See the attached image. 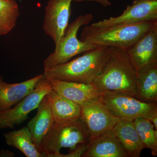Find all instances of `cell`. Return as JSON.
<instances>
[{
  "label": "cell",
  "instance_id": "cell-20",
  "mask_svg": "<svg viewBox=\"0 0 157 157\" xmlns=\"http://www.w3.org/2000/svg\"><path fill=\"white\" fill-rule=\"evenodd\" d=\"M19 15V6L15 0H0V36L13 30Z\"/></svg>",
  "mask_w": 157,
  "mask_h": 157
},
{
  "label": "cell",
  "instance_id": "cell-24",
  "mask_svg": "<svg viewBox=\"0 0 157 157\" xmlns=\"http://www.w3.org/2000/svg\"><path fill=\"white\" fill-rule=\"evenodd\" d=\"M14 154L12 151L6 150L0 151V157H14Z\"/></svg>",
  "mask_w": 157,
  "mask_h": 157
},
{
  "label": "cell",
  "instance_id": "cell-15",
  "mask_svg": "<svg viewBox=\"0 0 157 157\" xmlns=\"http://www.w3.org/2000/svg\"><path fill=\"white\" fill-rule=\"evenodd\" d=\"M129 157H140L144 148L134 126L133 121L120 119L111 132Z\"/></svg>",
  "mask_w": 157,
  "mask_h": 157
},
{
  "label": "cell",
  "instance_id": "cell-2",
  "mask_svg": "<svg viewBox=\"0 0 157 157\" xmlns=\"http://www.w3.org/2000/svg\"><path fill=\"white\" fill-rule=\"evenodd\" d=\"M109 51V47L98 46L72 60L44 70L43 74L47 78L86 84L93 83L107 61Z\"/></svg>",
  "mask_w": 157,
  "mask_h": 157
},
{
  "label": "cell",
  "instance_id": "cell-6",
  "mask_svg": "<svg viewBox=\"0 0 157 157\" xmlns=\"http://www.w3.org/2000/svg\"><path fill=\"white\" fill-rule=\"evenodd\" d=\"M100 100L113 115L120 119L133 121L138 117L149 119L157 114V103H147L122 93L101 92Z\"/></svg>",
  "mask_w": 157,
  "mask_h": 157
},
{
  "label": "cell",
  "instance_id": "cell-4",
  "mask_svg": "<svg viewBox=\"0 0 157 157\" xmlns=\"http://www.w3.org/2000/svg\"><path fill=\"white\" fill-rule=\"evenodd\" d=\"M90 140L88 130L81 117L63 123H55L39 151L44 157H54L62 148H69L71 151L78 144L88 143Z\"/></svg>",
  "mask_w": 157,
  "mask_h": 157
},
{
  "label": "cell",
  "instance_id": "cell-10",
  "mask_svg": "<svg viewBox=\"0 0 157 157\" xmlns=\"http://www.w3.org/2000/svg\"><path fill=\"white\" fill-rule=\"evenodd\" d=\"M151 21H157V0H135L132 6H127L120 16L104 19L94 23L91 25L104 28Z\"/></svg>",
  "mask_w": 157,
  "mask_h": 157
},
{
  "label": "cell",
  "instance_id": "cell-16",
  "mask_svg": "<svg viewBox=\"0 0 157 157\" xmlns=\"http://www.w3.org/2000/svg\"><path fill=\"white\" fill-rule=\"evenodd\" d=\"M82 157H129L111 132L90 140Z\"/></svg>",
  "mask_w": 157,
  "mask_h": 157
},
{
  "label": "cell",
  "instance_id": "cell-11",
  "mask_svg": "<svg viewBox=\"0 0 157 157\" xmlns=\"http://www.w3.org/2000/svg\"><path fill=\"white\" fill-rule=\"evenodd\" d=\"M125 50L137 70L157 63V24Z\"/></svg>",
  "mask_w": 157,
  "mask_h": 157
},
{
  "label": "cell",
  "instance_id": "cell-22",
  "mask_svg": "<svg viewBox=\"0 0 157 157\" xmlns=\"http://www.w3.org/2000/svg\"><path fill=\"white\" fill-rule=\"evenodd\" d=\"M88 143L80 144L68 154H63L59 152L55 155L54 157H82L88 148Z\"/></svg>",
  "mask_w": 157,
  "mask_h": 157
},
{
  "label": "cell",
  "instance_id": "cell-23",
  "mask_svg": "<svg viewBox=\"0 0 157 157\" xmlns=\"http://www.w3.org/2000/svg\"><path fill=\"white\" fill-rule=\"evenodd\" d=\"M85 1H91L100 3L104 8H106L111 5V3L109 0H73V2H83Z\"/></svg>",
  "mask_w": 157,
  "mask_h": 157
},
{
  "label": "cell",
  "instance_id": "cell-7",
  "mask_svg": "<svg viewBox=\"0 0 157 157\" xmlns=\"http://www.w3.org/2000/svg\"><path fill=\"white\" fill-rule=\"evenodd\" d=\"M52 90L51 84L43 75L28 95L14 107L0 113V128H13L23 123L29 113L37 108L43 98Z\"/></svg>",
  "mask_w": 157,
  "mask_h": 157
},
{
  "label": "cell",
  "instance_id": "cell-3",
  "mask_svg": "<svg viewBox=\"0 0 157 157\" xmlns=\"http://www.w3.org/2000/svg\"><path fill=\"white\" fill-rule=\"evenodd\" d=\"M157 24V21H151L104 28L86 25L82 32L80 40L98 46L126 49Z\"/></svg>",
  "mask_w": 157,
  "mask_h": 157
},
{
  "label": "cell",
  "instance_id": "cell-21",
  "mask_svg": "<svg viewBox=\"0 0 157 157\" xmlns=\"http://www.w3.org/2000/svg\"><path fill=\"white\" fill-rule=\"evenodd\" d=\"M134 126L144 148L149 149L151 154L157 155V130L146 118L138 117L133 120Z\"/></svg>",
  "mask_w": 157,
  "mask_h": 157
},
{
  "label": "cell",
  "instance_id": "cell-18",
  "mask_svg": "<svg viewBox=\"0 0 157 157\" xmlns=\"http://www.w3.org/2000/svg\"><path fill=\"white\" fill-rule=\"evenodd\" d=\"M138 100L147 103H157V63L138 70Z\"/></svg>",
  "mask_w": 157,
  "mask_h": 157
},
{
  "label": "cell",
  "instance_id": "cell-13",
  "mask_svg": "<svg viewBox=\"0 0 157 157\" xmlns=\"http://www.w3.org/2000/svg\"><path fill=\"white\" fill-rule=\"evenodd\" d=\"M43 74H40L22 82L7 83L0 75V113L17 104L32 92Z\"/></svg>",
  "mask_w": 157,
  "mask_h": 157
},
{
  "label": "cell",
  "instance_id": "cell-12",
  "mask_svg": "<svg viewBox=\"0 0 157 157\" xmlns=\"http://www.w3.org/2000/svg\"><path fill=\"white\" fill-rule=\"evenodd\" d=\"M47 79L53 90L79 105L101 95V92L93 83L86 84L54 78Z\"/></svg>",
  "mask_w": 157,
  "mask_h": 157
},
{
  "label": "cell",
  "instance_id": "cell-19",
  "mask_svg": "<svg viewBox=\"0 0 157 157\" xmlns=\"http://www.w3.org/2000/svg\"><path fill=\"white\" fill-rule=\"evenodd\" d=\"M4 137L9 146L17 149L26 157H44L34 144L27 127L6 133Z\"/></svg>",
  "mask_w": 157,
  "mask_h": 157
},
{
  "label": "cell",
  "instance_id": "cell-17",
  "mask_svg": "<svg viewBox=\"0 0 157 157\" xmlns=\"http://www.w3.org/2000/svg\"><path fill=\"white\" fill-rule=\"evenodd\" d=\"M50 99L51 110L55 123L73 121L81 117L80 105L53 90L48 94Z\"/></svg>",
  "mask_w": 157,
  "mask_h": 157
},
{
  "label": "cell",
  "instance_id": "cell-8",
  "mask_svg": "<svg viewBox=\"0 0 157 157\" xmlns=\"http://www.w3.org/2000/svg\"><path fill=\"white\" fill-rule=\"evenodd\" d=\"M79 105L80 117L87 127L90 140L111 132L120 119L110 112L100 97Z\"/></svg>",
  "mask_w": 157,
  "mask_h": 157
},
{
  "label": "cell",
  "instance_id": "cell-1",
  "mask_svg": "<svg viewBox=\"0 0 157 157\" xmlns=\"http://www.w3.org/2000/svg\"><path fill=\"white\" fill-rule=\"evenodd\" d=\"M109 58L93 83L101 92L111 91L138 99L137 70L125 49L109 47Z\"/></svg>",
  "mask_w": 157,
  "mask_h": 157
},
{
  "label": "cell",
  "instance_id": "cell-14",
  "mask_svg": "<svg viewBox=\"0 0 157 157\" xmlns=\"http://www.w3.org/2000/svg\"><path fill=\"white\" fill-rule=\"evenodd\" d=\"M54 124L51 110L50 99L47 94L37 107V114L27 124L34 143L39 150L42 141L50 132Z\"/></svg>",
  "mask_w": 157,
  "mask_h": 157
},
{
  "label": "cell",
  "instance_id": "cell-5",
  "mask_svg": "<svg viewBox=\"0 0 157 157\" xmlns=\"http://www.w3.org/2000/svg\"><path fill=\"white\" fill-rule=\"evenodd\" d=\"M92 14L81 15L69 25L58 47L43 62L44 70H49L70 61L73 57L94 49L98 45L78 40L77 34L82 26L86 25L93 19Z\"/></svg>",
  "mask_w": 157,
  "mask_h": 157
},
{
  "label": "cell",
  "instance_id": "cell-9",
  "mask_svg": "<svg viewBox=\"0 0 157 157\" xmlns=\"http://www.w3.org/2000/svg\"><path fill=\"white\" fill-rule=\"evenodd\" d=\"M73 0H48L45 7L43 30L54 42L55 48L58 47L64 36L72 13Z\"/></svg>",
  "mask_w": 157,
  "mask_h": 157
}]
</instances>
